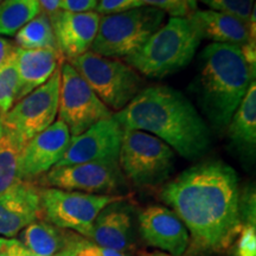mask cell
Wrapping results in <instances>:
<instances>
[{"label": "cell", "instance_id": "1", "mask_svg": "<svg viewBox=\"0 0 256 256\" xmlns=\"http://www.w3.org/2000/svg\"><path fill=\"white\" fill-rule=\"evenodd\" d=\"M240 194L235 170L220 160H209L168 182L162 200L190 230L196 246L223 252L241 232Z\"/></svg>", "mask_w": 256, "mask_h": 256}, {"label": "cell", "instance_id": "2", "mask_svg": "<svg viewBox=\"0 0 256 256\" xmlns=\"http://www.w3.org/2000/svg\"><path fill=\"white\" fill-rule=\"evenodd\" d=\"M113 118L122 130L152 134L186 159L200 158L211 144L209 127L194 104L168 86L144 88Z\"/></svg>", "mask_w": 256, "mask_h": 256}, {"label": "cell", "instance_id": "3", "mask_svg": "<svg viewBox=\"0 0 256 256\" xmlns=\"http://www.w3.org/2000/svg\"><path fill=\"white\" fill-rule=\"evenodd\" d=\"M255 74L241 46L211 43L202 50L194 92L198 104L216 130H224L244 98Z\"/></svg>", "mask_w": 256, "mask_h": 256}, {"label": "cell", "instance_id": "4", "mask_svg": "<svg viewBox=\"0 0 256 256\" xmlns=\"http://www.w3.org/2000/svg\"><path fill=\"white\" fill-rule=\"evenodd\" d=\"M202 36L188 17H170L124 63L147 78H164L191 63Z\"/></svg>", "mask_w": 256, "mask_h": 256}, {"label": "cell", "instance_id": "5", "mask_svg": "<svg viewBox=\"0 0 256 256\" xmlns=\"http://www.w3.org/2000/svg\"><path fill=\"white\" fill-rule=\"evenodd\" d=\"M165 16L150 6L101 16L98 34L89 51L108 58H126L164 24Z\"/></svg>", "mask_w": 256, "mask_h": 256}, {"label": "cell", "instance_id": "6", "mask_svg": "<svg viewBox=\"0 0 256 256\" xmlns=\"http://www.w3.org/2000/svg\"><path fill=\"white\" fill-rule=\"evenodd\" d=\"M98 98L112 110L120 112L142 90V78L122 60L88 51L69 62Z\"/></svg>", "mask_w": 256, "mask_h": 256}, {"label": "cell", "instance_id": "7", "mask_svg": "<svg viewBox=\"0 0 256 256\" xmlns=\"http://www.w3.org/2000/svg\"><path fill=\"white\" fill-rule=\"evenodd\" d=\"M118 162L121 172L136 186H156L174 171V151L152 134L124 130Z\"/></svg>", "mask_w": 256, "mask_h": 256}, {"label": "cell", "instance_id": "8", "mask_svg": "<svg viewBox=\"0 0 256 256\" xmlns=\"http://www.w3.org/2000/svg\"><path fill=\"white\" fill-rule=\"evenodd\" d=\"M122 200V196L113 194H92L54 188L40 190L42 215L48 222L84 238H90L96 217L104 208Z\"/></svg>", "mask_w": 256, "mask_h": 256}, {"label": "cell", "instance_id": "9", "mask_svg": "<svg viewBox=\"0 0 256 256\" xmlns=\"http://www.w3.org/2000/svg\"><path fill=\"white\" fill-rule=\"evenodd\" d=\"M58 120L68 127L72 136L87 130L113 112L102 102L75 68L66 60L60 66Z\"/></svg>", "mask_w": 256, "mask_h": 256}, {"label": "cell", "instance_id": "10", "mask_svg": "<svg viewBox=\"0 0 256 256\" xmlns=\"http://www.w3.org/2000/svg\"><path fill=\"white\" fill-rule=\"evenodd\" d=\"M60 86V66L43 86L16 102L8 113L0 115L2 124L26 145L34 136L55 122L58 114Z\"/></svg>", "mask_w": 256, "mask_h": 256}, {"label": "cell", "instance_id": "11", "mask_svg": "<svg viewBox=\"0 0 256 256\" xmlns=\"http://www.w3.org/2000/svg\"><path fill=\"white\" fill-rule=\"evenodd\" d=\"M44 184L66 191L92 194H110L122 182L118 160H100L82 164L55 166L46 172Z\"/></svg>", "mask_w": 256, "mask_h": 256}, {"label": "cell", "instance_id": "12", "mask_svg": "<svg viewBox=\"0 0 256 256\" xmlns=\"http://www.w3.org/2000/svg\"><path fill=\"white\" fill-rule=\"evenodd\" d=\"M122 134V127L113 116L98 121L83 133L72 136L66 152L56 166L100 160H118Z\"/></svg>", "mask_w": 256, "mask_h": 256}, {"label": "cell", "instance_id": "13", "mask_svg": "<svg viewBox=\"0 0 256 256\" xmlns=\"http://www.w3.org/2000/svg\"><path fill=\"white\" fill-rule=\"evenodd\" d=\"M72 136L68 127L57 120L26 142L19 162V180L31 182L57 165L68 147Z\"/></svg>", "mask_w": 256, "mask_h": 256}, {"label": "cell", "instance_id": "14", "mask_svg": "<svg viewBox=\"0 0 256 256\" xmlns=\"http://www.w3.org/2000/svg\"><path fill=\"white\" fill-rule=\"evenodd\" d=\"M40 216V190L32 182L18 180L0 194V236L14 238Z\"/></svg>", "mask_w": 256, "mask_h": 256}, {"label": "cell", "instance_id": "15", "mask_svg": "<svg viewBox=\"0 0 256 256\" xmlns=\"http://www.w3.org/2000/svg\"><path fill=\"white\" fill-rule=\"evenodd\" d=\"M101 16L95 11L74 14L60 11L50 17L57 49L64 60L88 52L98 34Z\"/></svg>", "mask_w": 256, "mask_h": 256}, {"label": "cell", "instance_id": "16", "mask_svg": "<svg viewBox=\"0 0 256 256\" xmlns=\"http://www.w3.org/2000/svg\"><path fill=\"white\" fill-rule=\"evenodd\" d=\"M142 238L153 247L171 255H183L188 247V232L171 209L160 206L147 208L139 215Z\"/></svg>", "mask_w": 256, "mask_h": 256}, {"label": "cell", "instance_id": "17", "mask_svg": "<svg viewBox=\"0 0 256 256\" xmlns=\"http://www.w3.org/2000/svg\"><path fill=\"white\" fill-rule=\"evenodd\" d=\"M188 18L197 26L202 40L212 43L241 46L250 38H256L255 8L249 22L212 10H196Z\"/></svg>", "mask_w": 256, "mask_h": 256}, {"label": "cell", "instance_id": "18", "mask_svg": "<svg viewBox=\"0 0 256 256\" xmlns=\"http://www.w3.org/2000/svg\"><path fill=\"white\" fill-rule=\"evenodd\" d=\"M63 62V56L56 49L26 50L17 48L16 66L18 72V90L16 102L43 86Z\"/></svg>", "mask_w": 256, "mask_h": 256}, {"label": "cell", "instance_id": "19", "mask_svg": "<svg viewBox=\"0 0 256 256\" xmlns=\"http://www.w3.org/2000/svg\"><path fill=\"white\" fill-rule=\"evenodd\" d=\"M19 241L34 254L55 256L70 249L78 248L86 240L46 220H34L22 230Z\"/></svg>", "mask_w": 256, "mask_h": 256}, {"label": "cell", "instance_id": "20", "mask_svg": "<svg viewBox=\"0 0 256 256\" xmlns=\"http://www.w3.org/2000/svg\"><path fill=\"white\" fill-rule=\"evenodd\" d=\"M120 203L110 204L96 217L89 238L100 248L122 252L127 247L132 223L130 212L126 208H121Z\"/></svg>", "mask_w": 256, "mask_h": 256}, {"label": "cell", "instance_id": "21", "mask_svg": "<svg viewBox=\"0 0 256 256\" xmlns=\"http://www.w3.org/2000/svg\"><path fill=\"white\" fill-rule=\"evenodd\" d=\"M229 139L241 153L254 156L256 147V84L252 82L226 126Z\"/></svg>", "mask_w": 256, "mask_h": 256}, {"label": "cell", "instance_id": "22", "mask_svg": "<svg viewBox=\"0 0 256 256\" xmlns=\"http://www.w3.org/2000/svg\"><path fill=\"white\" fill-rule=\"evenodd\" d=\"M25 144L0 120V194L19 180V162Z\"/></svg>", "mask_w": 256, "mask_h": 256}, {"label": "cell", "instance_id": "23", "mask_svg": "<svg viewBox=\"0 0 256 256\" xmlns=\"http://www.w3.org/2000/svg\"><path fill=\"white\" fill-rule=\"evenodd\" d=\"M14 44L20 49L26 50H58L49 16L40 12L31 19L14 34Z\"/></svg>", "mask_w": 256, "mask_h": 256}, {"label": "cell", "instance_id": "24", "mask_svg": "<svg viewBox=\"0 0 256 256\" xmlns=\"http://www.w3.org/2000/svg\"><path fill=\"white\" fill-rule=\"evenodd\" d=\"M40 12L38 0H2L0 2V36H14Z\"/></svg>", "mask_w": 256, "mask_h": 256}, {"label": "cell", "instance_id": "25", "mask_svg": "<svg viewBox=\"0 0 256 256\" xmlns=\"http://www.w3.org/2000/svg\"><path fill=\"white\" fill-rule=\"evenodd\" d=\"M18 48V46H17ZM17 52V51H16ZM18 90V72L16 56L0 69V115L14 107Z\"/></svg>", "mask_w": 256, "mask_h": 256}, {"label": "cell", "instance_id": "26", "mask_svg": "<svg viewBox=\"0 0 256 256\" xmlns=\"http://www.w3.org/2000/svg\"><path fill=\"white\" fill-rule=\"evenodd\" d=\"M212 11L220 12L249 22L252 10L255 8L254 0H200Z\"/></svg>", "mask_w": 256, "mask_h": 256}, {"label": "cell", "instance_id": "27", "mask_svg": "<svg viewBox=\"0 0 256 256\" xmlns=\"http://www.w3.org/2000/svg\"><path fill=\"white\" fill-rule=\"evenodd\" d=\"M139 2L142 6L158 8L171 17L186 18L198 10V0H139Z\"/></svg>", "mask_w": 256, "mask_h": 256}, {"label": "cell", "instance_id": "28", "mask_svg": "<svg viewBox=\"0 0 256 256\" xmlns=\"http://www.w3.org/2000/svg\"><path fill=\"white\" fill-rule=\"evenodd\" d=\"M235 256H256L255 224H243L236 242Z\"/></svg>", "mask_w": 256, "mask_h": 256}, {"label": "cell", "instance_id": "29", "mask_svg": "<svg viewBox=\"0 0 256 256\" xmlns=\"http://www.w3.org/2000/svg\"><path fill=\"white\" fill-rule=\"evenodd\" d=\"M138 8H142L139 0H98L95 12L100 16H107L121 14Z\"/></svg>", "mask_w": 256, "mask_h": 256}, {"label": "cell", "instance_id": "30", "mask_svg": "<svg viewBox=\"0 0 256 256\" xmlns=\"http://www.w3.org/2000/svg\"><path fill=\"white\" fill-rule=\"evenodd\" d=\"M98 0H60V11L82 14L95 11Z\"/></svg>", "mask_w": 256, "mask_h": 256}, {"label": "cell", "instance_id": "31", "mask_svg": "<svg viewBox=\"0 0 256 256\" xmlns=\"http://www.w3.org/2000/svg\"><path fill=\"white\" fill-rule=\"evenodd\" d=\"M16 51H17V46L14 42L0 36V69L14 58L16 56Z\"/></svg>", "mask_w": 256, "mask_h": 256}, {"label": "cell", "instance_id": "32", "mask_svg": "<svg viewBox=\"0 0 256 256\" xmlns=\"http://www.w3.org/2000/svg\"><path fill=\"white\" fill-rule=\"evenodd\" d=\"M242 55L244 57L246 62L255 74L256 70V38H250L247 43L241 46Z\"/></svg>", "mask_w": 256, "mask_h": 256}, {"label": "cell", "instance_id": "33", "mask_svg": "<svg viewBox=\"0 0 256 256\" xmlns=\"http://www.w3.org/2000/svg\"><path fill=\"white\" fill-rule=\"evenodd\" d=\"M40 11L49 17L60 11V0H38Z\"/></svg>", "mask_w": 256, "mask_h": 256}, {"label": "cell", "instance_id": "34", "mask_svg": "<svg viewBox=\"0 0 256 256\" xmlns=\"http://www.w3.org/2000/svg\"><path fill=\"white\" fill-rule=\"evenodd\" d=\"M75 256H104V255H102V250L98 246L92 244V243L86 241L81 247L78 248V250L76 252Z\"/></svg>", "mask_w": 256, "mask_h": 256}, {"label": "cell", "instance_id": "35", "mask_svg": "<svg viewBox=\"0 0 256 256\" xmlns=\"http://www.w3.org/2000/svg\"><path fill=\"white\" fill-rule=\"evenodd\" d=\"M102 255L104 256H127L124 252L121 250H115V249H107V248H101Z\"/></svg>", "mask_w": 256, "mask_h": 256}, {"label": "cell", "instance_id": "36", "mask_svg": "<svg viewBox=\"0 0 256 256\" xmlns=\"http://www.w3.org/2000/svg\"><path fill=\"white\" fill-rule=\"evenodd\" d=\"M2 2V0H0V2Z\"/></svg>", "mask_w": 256, "mask_h": 256}]
</instances>
